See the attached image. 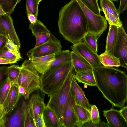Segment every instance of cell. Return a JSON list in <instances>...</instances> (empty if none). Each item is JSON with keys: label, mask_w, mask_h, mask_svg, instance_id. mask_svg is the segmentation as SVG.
I'll return each instance as SVG.
<instances>
[{"label": "cell", "mask_w": 127, "mask_h": 127, "mask_svg": "<svg viewBox=\"0 0 127 127\" xmlns=\"http://www.w3.org/2000/svg\"><path fill=\"white\" fill-rule=\"evenodd\" d=\"M96 86L113 106L122 108L127 100V76L125 73L102 66L93 69Z\"/></svg>", "instance_id": "obj_1"}, {"label": "cell", "mask_w": 127, "mask_h": 127, "mask_svg": "<svg viewBox=\"0 0 127 127\" xmlns=\"http://www.w3.org/2000/svg\"><path fill=\"white\" fill-rule=\"evenodd\" d=\"M58 23L60 33L73 44L81 41L88 33L86 18L77 0H70L62 7Z\"/></svg>", "instance_id": "obj_2"}, {"label": "cell", "mask_w": 127, "mask_h": 127, "mask_svg": "<svg viewBox=\"0 0 127 127\" xmlns=\"http://www.w3.org/2000/svg\"><path fill=\"white\" fill-rule=\"evenodd\" d=\"M73 66L71 61L52 68L40 77L41 92L50 97L61 86Z\"/></svg>", "instance_id": "obj_3"}, {"label": "cell", "mask_w": 127, "mask_h": 127, "mask_svg": "<svg viewBox=\"0 0 127 127\" xmlns=\"http://www.w3.org/2000/svg\"><path fill=\"white\" fill-rule=\"evenodd\" d=\"M76 72L73 65L63 84L50 96L46 105L54 112L62 127H64V110L70 90L71 82Z\"/></svg>", "instance_id": "obj_4"}, {"label": "cell", "mask_w": 127, "mask_h": 127, "mask_svg": "<svg viewBox=\"0 0 127 127\" xmlns=\"http://www.w3.org/2000/svg\"><path fill=\"white\" fill-rule=\"evenodd\" d=\"M32 65L22 64L17 84L26 90L29 97L31 94L40 88V77Z\"/></svg>", "instance_id": "obj_5"}, {"label": "cell", "mask_w": 127, "mask_h": 127, "mask_svg": "<svg viewBox=\"0 0 127 127\" xmlns=\"http://www.w3.org/2000/svg\"><path fill=\"white\" fill-rule=\"evenodd\" d=\"M77 0L86 18L88 33L98 38L107 28V25L105 17L95 14L80 0Z\"/></svg>", "instance_id": "obj_6"}, {"label": "cell", "mask_w": 127, "mask_h": 127, "mask_svg": "<svg viewBox=\"0 0 127 127\" xmlns=\"http://www.w3.org/2000/svg\"><path fill=\"white\" fill-rule=\"evenodd\" d=\"M60 41L53 34L49 40L36 48L29 51L27 54L29 58L47 56L55 54L61 51Z\"/></svg>", "instance_id": "obj_7"}, {"label": "cell", "mask_w": 127, "mask_h": 127, "mask_svg": "<svg viewBox=\"0 0 127 127\" xmlns=\"http://www.w3.org/2000/svg\"><path fill=\"white\" fill-rule=\"evenodd\" d=\"M72 51L83 58L91 65L93 69L101 66L98 55L82 40L71 46Z\"/></svg>", "instance_id": "obj_8"}, {"label": "cell", "mask_w": 127, "mask_h": 127, "mask_svg": "<svg viewBox=\"0 0 127 127\" xmlns=\"http://www.w3.org/2000/svg\"><path fill=\"white\" fill-rule=\"evenodd\" d=\"M71 61V52L69 50H61L55 54L53 59L32 66L38 73L42 74L52 68Z\"/></svg>", "instance_id": "obj_9"}, {"label": "cell", "mask_w": 127, "mask_h": 127, "mask_svg": "<svg viewBox=\"0 0 127 127\" xmlns=\"http://www.w3.org/2000/svg\"><path fill=\"white\" fill-rule=\"evenodd\" d=\"M0 35L9 36L12 42L20 48L21 43L15 30L10 15H0Z\"/></svg>", "instance_id": "obj_10"}, {"label": "cell", "mask_w": 127, "mask_h": 127, "mask_svg": "<svg viewBox=\"0 0 127 127\" xmlns=\"http://www.w3.org/2000/svg\"><path fill=\"white\" fill-rule=\"evenodd\" d=\"M118 37L114 55L119 59L120 66L127 68V35L122 26L119 28Z\"/></svg>", "instance_id": "obj_11"}, {"label": "cell", "mask_w": 127, "mask_h": 127, "mask_svg": "<svg viewBox=\"0 0 127 127\" xmlns=\"http://www.w3.org/2000/svg\"><path fill=\"white\" fill-rule=\"evenodd\" d=\"M29 28L36 38L35 44L34 48L48 41L52 34L45 25L39 20H37L34 24L30 23Z\"/></svg>", "instance_id": "obj_12"}, {"label": "cell", "mask_w": 127, "mask_h": 127, "mask_svg": "<svg viewBox=\"0 0 127 127\" xmlns=\"http://www.w3.org/2000/svg\"><path fill=\"white\" fill-rule=\"evenodd\" d=\"M75 103L70 90L64 112V127H77L78 120L74 108Z\"/></svg>", "instance_id": "obj_13"}, {"label": "cell", "mask_w": 127, "mask_h": 127, "mask_svg": "<svg viewBox=\"0 0 127 127\" xmlns=\"http://www.w3.org/2000/svg\"><path fill=\"white\" fill-rule=\"evenodd\" d=\"M18 85H12L2 105L7 115H10L17 104L21 96L18 92Z\"/></svg>", "instance_id": "obj_14"}, {"label": "cell", "mask_w": 127, "mask_h": 127, "mask_svg": "<svg viewBox=\"0 0 127 127\" xmlns=\"http://www.w3.org/2000/svg\"><path fill=\"white\" fill-rule=\"evenodd\" d=\"M109 127H127V121L120 111L114 108L103 111Z\"/></svg>", "instance_id": "obj_15"}, {"label": "cell", "mask_w": 127, "mask_h": 127, "mask_svg": "<svg viewBox=\"0 0 127 127\" xmlns=\"http://www.w3.org/2000/svg\"><path fill=\"white\" fill-rule=\"evenodd\" d=\"M70 90L75 104L82 106L90 110L91 105L85 96L84 91L77 83L74 76L71 82Z\"/></svg>", "instance_id": "obj_16"}, {"label": "cell", "mask_w": 127, "mask_h": 127, "mask_svg": "<svg viewBox=\"0 0 127 127\" xmlns=\"http://www.w3.org/2000/svg\"><path fill=\"white\" fill-rule=\"evenodd\" d=\"M27 103L23 101L20 106L7 120L5 127H25V112Z\"/></svg>", "instance_id": "obj_17"}, {"label": "cell", "mask_w": 127, "mask_h": 127, "mask_svg": "<svg viewBox=\"0 0 127 127\" xmlns=\"http://www.w3.org/2000/svg\"><path fill=\"white\" fill-rule=\"evenodd\" d=\"M28 103L35 120L38 114L43 113L46 107L44 98L39 92L34 93L31 96Z\"/></svg>", "instance_id": "obj_18"}, {"label": "cell", "mask_w": 127, "mask_h": 127, "mask_svg": "<svg viewBox=\"0 0 127 127\" xmlns=\"http://www.w3.org/2000/svg\"><path fill=\"white\" fill-rule=\"evenodd\" d=\"M119 28L114 25H109L107 36L105 52L114 55L118 37Z\"/></svg>", "instance_id": "obj_19"}, {"label": "cell", "mask_w": 127, "mask_h": 127, "mask_svg": "<svg viewBox=\"0 0 127 127\" xmlns=\"http://www.w3.org/2000/svg\"><path fill=\"white\" fill-rule=\"evenodd\" d=\"M71 61L76 72L93 69L90 64L74 52L71 51Z\"/></svg>", "instance_id": "obj_20"}, {"label": "cell", "mask_w": 127, "mask_h": 127, "mask_svg": "<svg viewBox=\"0 0 127 127\" xmlns=\"http://www.w3.org/2000/svg\"><path fill=\"white\" fill-rule=\"evenodd\" d=\"M74 77L79 83H81L90 86H96V83L93 69L76 72Z\"/></svg>", "instance_id": "obj_21"}, {"label": "cell", "mask_w": 127, "mask_h": 127, "mask_svg": "<svg viewBox=\"0 0 127 127\" xmlns=\"http://www.w3.org/2000/svg\"><path fill=\"white\" fill-rule=\"evenodd\" d=\"M74 108L78 120L77 127H82L85 124L91 121L90 110L75 103Z\"/></svg>", "instance_id": "obj_22"}, {"label": "cell", "mask_w": 127, "mask_h": 127, "mask_svg": "<svg viewBox=\"0 0 127 127\" xmlns=\"http://www.w3.org/2000/svg\"><path fill=\"white\" fill-rule=\"evenodd\" d=\"M43 116L45 127H62L54 112L46 106Z\"/></svg>", "instance_id": "obj_23"}, {"label": "cell", "mask_w": 127, "mask_h": 127, "mask_svg": "<svg viewBox=\"0 0 127 127\" xmlns=\"http://www.w3.org/2000/svg\"><path fill=\"white\" fill-rule=\"evenodd\" d=\"M100 62L105 67H119L120 63L119 58L105 52L99 55Z\"/></svg>", "instance_id": "obj_24"}, {"label": "cell", "mask_w": 127, "mask_h": 127, "mask_svg": "<svg viewBox=\"0 0 127 127\" xmlns=\"http://www.w3.org/2000/svg\"><path fill=\"white\" fill-rule=\"evenodd\" d=\"M21 68V66L15 64L7 67L6 78L13 84H17Z\"/></svg>", "instance_id": "obj_25"}, {"label": "cell", "mask_w": 127, "mask_h": 127, "mask_svg": "<svg viewBox=\"0 0 127 127\" xmlns=\"http://www.w3.org/2000/svg\"><path fill=\"white\" fill-rule=\"evenodd\" d=\"M55 57V54H54L42 57L29 58L28 60H25L22 64L33 66L53 59Z\"/></svg>", "instance_id": "obj_26"}, {"label": "cell", "mask_w": 127, "mask_h": 127, "mask_svg": "<svg viewBox=\"0 0 127 127\" xmlns=\"http://www.w3.org/2000/svg\"><path fill=\"white\" fill-rule=\"evenodd\" d=\"M12 85L11 81L7 78L0 82V103L2 105Z\"/></svg>", "instance_id": "obj_27"}, {"label": "cell", "mask_w": 127, "mask_h": 127, "mask_svg": "<svg viewBox=\"0 0 127 127\" xmlns=\"http://www.w3.org/2000/svg\"><path fill=\"white\" fill-rule=\"evenodd\" d=\"M100 6L101 8L105 9L108 12L112 14L119 21V14L114 3L111 0H100Z\"/></svg>", "instance_id": "obj_28"}, {"label": "cell", "mask_w": 127, "mask_h": 127, "mask_svg": "<svg viewBox=\"0 0 127 127\" xmlns=\"http://www.w3.org/2000/svg\"><path fill=\"white\" fill-rule=\"evenodd\" d=\"M21 0H0V4L5 13L11 15L14 11L17 4Z\"/></svg>", "instance_id": "obj_29"}, {"label": "cell", "mask_w": 127, "mask_h": 127, "mask_svg": "<svg viewBox=\"0 0 127 127\" xmlns=\"http://www.w3.org/2000/svg\"><path fill=\"white\" fill-rule=\"evenodd\" d=\"M25 127H36L35 120L28 102L25 112Z\"/></svg>", "instance_id": "obj_30"}, {"label": "cell", "mask_w": 127, "mask_h": 127, "mask_svg": "<svg viewBox=\"0 0 127 127\" xmlns=\"http://www.w3.org/2000/svg\"><path fill=\"white\" fill-rule=\"evenodd\" d=\"M0 57L8 61L10 64L16 63L20 60L10 52L5 46L0 51Z\"/></svg>", "instance_id": "obj_31"}, {"label": "cell", "mask_w": 127, "mask_h": 127, "mask_svg": "<svg viewBox=\"0 0 127 127\" xmlns=\"http://www.w3.org/2000/svg\"><path fill=\"white\" fill-rule=\"evenodd\" d=\"M98 39L95 36L88 33L85 35L82 40L94 51L97 53Z\"/></svg>", "instance_id": "obj_32"}, {"label": "cell", "mask_w": 127, "mask_h": 127, "mask_svg": "<svg viewBox=\"0 0 127 127\" xmlns=\"http://www.w3.org/2000/svg\"><path fill=\"white\" fill-rule=\"evenodd\" d=\"M87 7L95 14L100 15V9L97 0H80Z\"/></svg>", "instance_id": "obj_33"}, {"label": "cell", "mask_w": 127, "mask_h": 127, "mask_svg": "<svg viewBox=\"0 0 127 127\" xmlns=\"http://www.w3.org/2000/svg\"><path fill=\"white\" fill-rule=\"evenodd\" d=\"M39 4L37 0H27V13H31L37 17Z\"/></svg>", "instance_id": "obj_34"}, {"label": "cell", "mask_w": 127, "mask_h": 127, "mask_svg": "<svg viewBox=\"0 0 127 127\" xmlns=\"http://www.w3.org/2000/svg\"><path fill=\"white\" fill-rule=\"evenodd\" d=\"M100 11H102L105 16V17L109 25H115L118 28L121 27L123 26L122 22L119 21L112 14L108 12L104 8H101Z\"/></svg>", "instance_id": "obj_35"}, {"label": "cell", "mask_w": 127, "mask_h": 127, "mask_svg": "<svg viewBox=\"0 0 127 127\" xmlns=\"http://www.w3.org/2000/svg\"><path fill=\"white\" fill-rule=\"evenodd\" d=\"M7 38V40L5 46L14 55L20 60L22 59L19 51L20 48L12 42L9 36Z\"/></svg>", "instance_id": "obj_36"}, {"label": "cell", "mask_w": 127, "mask_h": 127, "mask_svg": "<svg viewBox=\"0 0 127 127\" xmlns=\"http://www.w3.org/2000/svg\"><path fill=\"white\" fill-rule=\"evenodd\" d=\"M90 112L91 122L94 123H99L101 120L99 118L98 109L95 105H91Z\"/></svg>", "instance_id": "obj_37"}, {"label": "cell", "mask_w": 127, "mask_h": 127, "mask_svg": "<svg viewBox=\"0 0 127 127\" xmlns=\"http://www.w3.org/2000/svg\"><path fill=\"white\" fill-rule=\"evenodd\" d=\"M2 105L0 103V127H5L8 120Z\"/></svg>", "instance_id": "obj_38"}, {"label": "cell", "mask_w": 127, "mask_h": 127, "mask_svg": "<svg viewBox=\"0 0 127 127\" xmlns=\"http://www.w3.org/2000/svg\"><path fill=\"white\" fill-rule=\"evenodd\" d=\"M83 127H109L108 124L102 122L100 120L99 123H93L91 121L85 124Z\"/></svg>", "instance_id": "obj_39"}, {"label": "cell", "mask_w": 127, "mask_h": 127, "mask_svg": "<svg viewBox=\"0 0 127 127\" xmlns=\"http://www.w3.org/2000/svg\"><path fill=\"white\" fill-rule=\"evenodd\" d=\"M35 124L36 127H45L43 113L38 115L35 120Z\"/></svg>", "instance_id": "obj_40"}, {"label": "cell", "mask_w": 127, "mask_h": 127, "mask_svg": "<svg viewBox=\"0 0 127 127\" xmlns=\"http://www.w3.org/2000/svg\"><path fill=\"white\" fill-rule=\"evenodd\" d=\"M127 8V0H120L119 7L117 9L119 13L122 14Z\"/></svg>", "instance_id": "obj_41"}, {"label": "cell", "mask_w": 127, "mask_h": 127, "mask_svg": "<svg viewBox=\"0 0 127 127\" xmlns=\"http://www.w3.org/2000/svg\"><path fill=\"white\" fill-rule=\"evenodd\" d=\"M7 67L3 66L0 67V82L6 78V71Z\"/></svg>", "instance_id": "obj_42"}, {"label": "cell", "mask_w": 127, "mask_h": 127, "mask_svg": "<svg viewBox=\"0 0 127 127\" xmlns=\"http://www.w3.org/2000/svg\"><path fill=\"white\" fill-rule=\"evenodd\" d=\"M18 92L19 95L21 96H23L25 99H28L29 97L27 96L26 92L22 87L18 85Z\"/></svg>", "instance_id": "obj_43"}, {"label": "cell", "mask_w": 127, "mask_h": 127, "mask_svg": "<svg viewBox=\"0 0 127 127\" xmlns=\"http://www.w3.org/2000/svg\"><path fill=\"white\" fill-rule=\"evenodd\" d=\"M7 40V38L5 36L0 35V51L5 46Z\"/></svg>", "instance_id": "obj_44"}, {"label": "cell", "mask_w": 127, "mask_h": 127, "mask_svg": "<svg viewBox=\"0 0 127 127\" xmlns=\"http://www.w3.org/2000/svg\"><path fill=\"white\" fill-rule=\"evenodd\" d=\"M28 19L31 24L35 23L37 20V17L33 14L30 13H27Z\"/></svg>", "instance_id": "obj_45"}, {"label": "cell", "mask_w": 127, "mask_h": 127, "mask_svg": "<svg viewBox=\"0 0 127 127\" xmlns=\"http://www.w3.org/2000/svg\"><path fill=\"white\" fill-rule=\"evenodd\" d=\"M121 115L127 121V107L124 106L119 111Z\"/></svg>", "instance_id": "obj_46"}, {"label": "cell", "mask_w": 127, "mask_h": 127, "mask_svg": "<svg viewBox=\"0 0 127 127\" xmlns=\"http://www.w3.org/2000/svg\"><path fill=\"white\" fill-rule=\"evenodd\" d=\"M10 64L9 62L7 60L0 57V64Z\"/></svg>", "instance_id": "obj_47"}, {"label": "cell", "mask_w": 127, "mask_h": 127, "mask_svg": "<svg viewBox=\"0 0 127 127\" xmlns=\"http://www.w3.org/2000/svg\"><path fill=\"white\" fill-rule=\"evenodd\" d=\"M6 13L4 11L1 5L0 4V15L4 14Z\"/></svg>", "instance_id": "obj_48"}, {"label": "cell", "mask_w": 127, "mask_h": 127, "mask_svg": "<svg viewBox=\"0 0 127 127\" xmlns=\"http://www.w3.org/2000/svg\"><path fill=\"white\" fill-rule=\"evenodd\" d=\"M42 0H37L38 3H39V2H41Z\"/></svg>", "instance_id": "obj_49"}, {"label": "cell", "mask_w": 127, "mask_h": 127, "mask_svg": "<svg viewBox=\"0 0 127 127\" xmlns=\"http://www.w3.org/2000/svg\"><path fill=\"white\" fill-rule=\"evenodd\" d=\"M112 0L114 1L117 2L119 0Z\"/></svg>", "instance_id": "obj_50"}]
</instances>
